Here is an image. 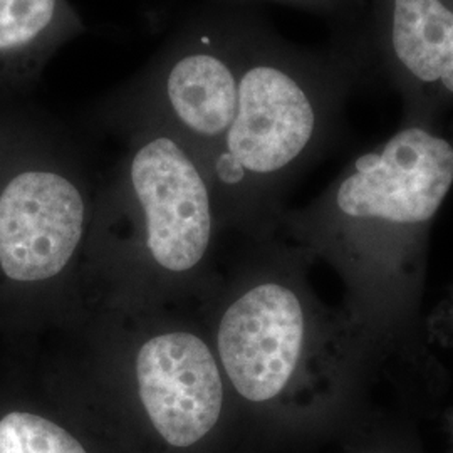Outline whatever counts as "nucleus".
Listing matches in <instances>:
<instances>
[{
	"mask_svg": "<svg viewBox=\"0 0 453 453\" xmlns=\"http://www.w3.org/2000/svg\"><path fill=\"white\" fill-rule=\"evenodd\" d=\"M304 312L280 284H260L226 309L219 327V353L226 376L245 400L277 396L291 380L303 351Z\"/></svg>",
	"mask_w": 453,
	"mask_h": 453,
	"instance_id": "0eeeda50",
	"label": "nucleus"
},
{
	"mask_svg": "<svg viewBox=\"0 0 453 453\" xmlns=\"http://www.w3.org/2000/svg\"><path fill=\"white\" fill-rule=\"evenodd\" d=\"M86 222L80 185L54 168L17 172L0 188V267L19 282L59 274L74 256Z\"/></svg>",
	"mask_w": 453,
	"mask_h": 453,
	"instance_id": "423d86ee",
	"label": "nucleus"
},
{
	"mask_svg": "<svg viewBox=\"0 0 453 453\" xmlns=\"http://www.w3.org/2000/svg\"><path fill=\"white\" fill-rule=\"evenodd\" d=\"M453 187V143L425 123H405L383 145L357 157L334 188L342 217L420 226Z\"/></svg>",
	"mask_w": 453,
	"mask_h": 453,
	"instance_id": "20e7f679",
	"label": "nucleus"
},
{
	"mask_svg": "<svg viewBox=\"0 0 453 453\" xmlns=\"http://www.w3.org/2000/svg\"><path fill=\"white\" fill-rule=\"evenodd\" d=\"M260 26L237 9L195 17L116 96L194 140L219 143L234 121L243 65Z\"/></svg>",
	"mask_w": 453,
	"mask_h": 453,
	"instance_id": "f03ea898",
	"label": "nucleus"
},
{
	"mask_svg": "<svg viewBox=\"0 0 453 453\" xmlns=\"http://www.w3.org/2000/svg\"><path fill=\"white\" fill-rule=\"evenodd\" d=\"M84 31L69 0H0V89L33 86L56 52Z\"/></svg>",
	"mask_w": 453,
	"mask_h": 453,
	"instance_id": "1a4fd4ad",
	"label": "nucleus"
},
{
	"mask_svg": "<svg viewBox=\"0 0 453 453\" xmlns=\"http://www.w3.org/2000/svg\"><path fill=\"white\" fill-rule=\"evenodd\" d=\"M365 81L368 67L351 34L306 48L262 22L243 65L234 121L211 155L213 177L237 190L288 172Z\"/></svg>",
	"mask_w": 453,
	"mask_h": 453,
	"instance_id": "f257e3e1",
	"label": "nucleus"
},
{
	"mask_svg": "<svg viewBox=\"0 0 453 453\" xmlns=\"http://www.w3.org/2000/svg\"><path fill=\"white\" fill-rule=\"evenodd\" d=\"M128 181L153 259L173 273L195 267L211 234V188L196 158L172 133L151 131L131 155Z\"/></svg>",
	"mask_w": 453,
	"mask_h": 453,
	"instance_id": "39448f33",
	"label": "nucleus"
},
{
	"mask_svg": "<svg viewBox=\"0 0 453 453\" xmlns=\"http://www.w3.org/2000/svg\"><path fill=\"white\" fill-rule=\"evenodd\" d=\"M0 453H86L81 443L54 421L12 411L0 420Z\"/></svg>",
	"mask_w": 453,
	"mask_h": 453,
	"instance_id": "9d476101",
	"label": "nucleus"
},
{
	"mask_svg": "<svg viewBox=\"0 0 453 453\" xmlns=\"http://www.w3.org/2000/svg\"><path fill=\"white\" fill-rule=\"evenodd\" d=\"M294 7L304 12L324 17L334 26V31L357 29L365 12V0H264Z\"/></svg>",
	"mask_w": 453,
	"mask_h": 453,
	"instance_id": "9b49d317",
	"label": "nucleus"
},
{
	"mask_svg": "<svg viewBox=\"0 0 453 453\" xmlns=\"http://www.w3.org/2000/svg\"><path fill=\"white\" fill-rule=\"evenodd\" d=\"M370 80L402 99L408 123L453 108V0H365L349 29Z\"/></svg>",
	"mask_w": 453,
	"mask_h": 453,
	"instance_id": "7ed1b4c3",
	"label": "nucleus"
},
{
	"mask_svg": "<svg viewBox=\"0 0 453 453\" xmlns=\"http://www.w3.org/2000/svg\"><path fill=\"white\" fill-rule=\"evenodd\" d=\"M136 380L146 413L166 443L195 445L219 421L222 378L211 349L195 334L146 341L136 357Z\"/></svg>",
	"mask_w": 453,
	"mask_h": 453,
	"instance_id": "6e6552de",
	"label": "nucleus"
}]
</instances>
